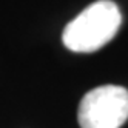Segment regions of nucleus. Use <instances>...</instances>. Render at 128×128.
I'll return each mask as SVG.
<instances>
[{"label": "nucleus", "instance_id": "nucleus-1", "mask_svg": "<svg viewBox=\"0 0 128 128\" xmlns=\"http://www.w3.org/2000/svg\"><path fill=\"white\" fill-rule=\"evenodd\" d=\"M120 23L119 6L111 0H97L65 26L62 42L72 52H94L114 39Z\"/></svg>", "mask_w": 128, "mask_h": 128}, {"label": "nucleus", "instance_id": "nucleus-2", "mask_svg": "<svg viewBox=\"0 0 128 128\" xmlns=\"http://www.w3.org/2000/svg\"><path fill=\"white\" fill-rule=\"evenodd\" d=\"M77 119L80 128H120L128 119V90L102 85L82 97Z\"/></svg>", "mask_w": 128, "mask_h": 128}]
</instances>
